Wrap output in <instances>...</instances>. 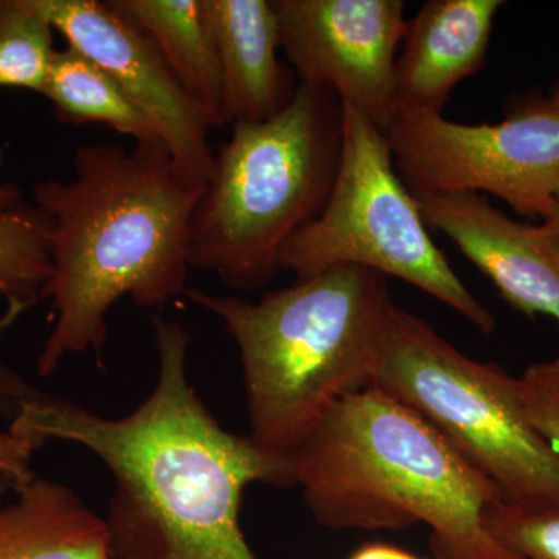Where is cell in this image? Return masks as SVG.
Masks as SVG:
<instances>
[{
	"label": "cell",
	"mask_w": 559,
	"mask_h": 559,
	"mask_svg": "<svg viewBox=\"0 0 559 559\" xmlns=\"http://www.w3.org/2000/svg\"><path fill=\"white\" fill-rule=\"evenodd\" d=\"M153 330L156 385L131 414L103 417L13 370L0 377V414L43 447L80 444L109 469L110 559H260L242 533V495L252 484L293 487L296 463L213 417L190 382L182 323L154 316Z\"/></svg>",
	"instance_id": "obj_1"
},
{
	"label": "cell",
	"mask_w": 559,
	"mask_h": 559,
	"mask_svg": "<svg viewBox=\"0 0 559 559\" xmlns=\"http://www.w3.org/2000/svg\"><path fill=\"white\" fill-rule=\"evenodd\" d=\"M202 187L183 178L165 145L86 143L68 179L31 197L49 219L51 330L36 370L50 377L69 355L102 356L110 308L130 297L157 308L187 290L190 227Z\"/></svg>",
	"instance_id": "obj_2"
},
{
	"label": "cell",
	"mask_w": 559,
	"mask_h": 559,
	"mask_svg": "<svg viewBox=\"0 0 559 559\" xmlns=\"http://www.w3.org/2000/svg\"><path fill=\"white\" fill-rule=\"evenodd\" d=\"M294 463L320 527L401 532L423 522L439 559H520L485 527L498 488L421 415L373 385L337 401Z\"/></svg>",
	"instance_id": "obj_3"
},
{
	"label": "cell",
	"mask_w": 559,
	"mask_h": 559,
	"mask_svg": "<svg viewBox=\"0 0 559 559\" xmlns=\"http://www.w3.org/2000/svg\"><path fill=\"white\" fill-rule=\"evenodd\" d=\"M224 323L240 349L249 439L294 460L331 407L370 388L395 304L380 272L337 266L259 301L186 294Z\"/></svg>",
	"instance_id": "obj_4"
},
{
	"label": "cell",
	"mask_w": 559,
	"mask_h": 559,
	"mask_svg": "<svg viewBox=\"0 0 559 559\" xmlns=\"http://www.w3.org/2000/svg\"><path fill=\"white\" fill-rule=\"evenodd\" d=\"M341 145L340 98L305 83L278 116L234 124L191 216V267L235 289L267 285L286 242L329 200Z\"/></svg>",
	"instance_id": "obj_5"
},
{
	"label": "cell",
	"mask_w": 559,
	"mask_h": 559,
	"mask_svg": "<svg viewBox=\"0 0 559 559\" xmlns=\"http://www.w3.org/2000/svg\"><path fill=\"white\" fill-rule=\"evenodd\" d=\"M371 385L439 430L500 499L559 502V450L530 421L520 382L502 367L468 358L395 305Z\"/></svg>",
	"instance_id": "obj_6"
},
{
	"label": "cell",
	"mask_w": 559,
	"mask_h": 559,
	"mask_svg": "<svg viewBox=\"0 0 559 559\" xmlns=\"http://www.w3.org/2000/svg\"><path fill=\"white\" fill-rule=\"evenodd\" d=\"M342 105L340 167L322 212L282 250L280 270L297 280L337 266H360L414 285L480 333L496 330L491 311L452 270L430 237L418 202L403 182L384 131Z\"/></svg>",
	"instance_id": "obj_7"
},
{
	"label": "cell",
	"mask_w": 559,
	"mask_h": 559,
	"mask_svg": "<svg viewBox=\"0 0 559 559\" xmlns=\"http://www.w3.org/2000/svg\"><path fill=\"white\" fill-rule=\"evenodd\" d=\"M411 191L492 194L514 212L546 219L559 202V106L532 98L496 124L437 112H400L384 131Z\"/></svg>",
	"instance_id": "obj_8"
},
{
	"label": "cell",
	"mask_w": 559,
	"mask_h": 559,
	"mask_svg": "<svg viewBox=\"0 0 559 559\" xmlns=\"http://www.w3.org/2000/svg\"><path fill=\"white\" fill-rule=\"evenodd\" d=\"M300 83L329 90L385 131L407 20L401 0H271Z\"/></svg>",
	"instance_id": "obj_9"
},
{
	"label": "cell",
	"mask_w": 559,
	"mask_h": 559,
	"mask_svg": "<svg viewBox=\"0 0 559 559\" xmlns=\"http://www.w3.org/2000/svg\"><path fill=\"white\" fill-rule=\"evenodd\" d=\"M66 44L100 66L164 132L176 167L205 189L215 167L212 124L180 87L145 32L112 0H38Z\"/></svg>",
	"instance_id": "obj_10"
},
{
	"label": "cell",
	"mask_w": 559,
	"mask_h": 559,
	"mask_svg": "<svg viewBox=\"0 0 559 559\" xmlns=\"http://www.w3.org/2000/svg\"><path fill=\"white\" fill-rule=\"evenodd\" d=\"M412 194L429 229L450 238L514 310L559 322V252L543 227L511 219L481 194Z\"/></svg>",
	"instance_id": "obj_11"
},
{
	"label": "cell",
	"mask_w": 559,
	"mask_h": 559,
	"mask_svg": "<svg viewBox=\"0 0 559 559\" xmlns=\"http://www.w3.org/2000/svg\"><path fill=\"white\" fill-rule=\"evenodd\" d=\"M500 0H429L412 20L395 69V114H443L452 91L487 61Z\"/></svg>",
	"instance_id": "obj_12"
},
{
	"label": "cell",
	"mask_w": 559,
	"mask_h": 559,
	"mask_svg": "<svg viewBox=\"0 0 559 559\" xmlns=\"http://www.w3.org/2000/svg\"><path fill=\"white\" fill-rule=\"evenodd\" d=\"M223 73L221 124L261 123L288 108L293 70L278 58V22L271 0H205Z\"/></svg>",
	"instance_id": "obj_13"
},
{
	"label": "cell",
	"mask_w": 559,
	"mask_h": 559,
	"mask_svg": "<svg viewBox=\"0 0 559 559\" xmlns=\"http://www.w3.org/2000/svg\"><path fill=\"white\" fill-rule=\"evenodd\" d=\"M0 559H110L105 518L73 489L36 476L0 506Z\"/></svg>",
	"instance_id": "obj_14"
},
{
	"label": "cell",
	"mask_w": 559,
	"mask_h": 559,
	"mask_svg": "<svg viewBox=\"0 0 559 559\" xmlns=\"http://www.w3.org/2000/svg\"><path fill=\"white\" fill-rule=\"evenodd\" d=\"M145 32L187 95L223 127V73L205 0H112Z\"/></svg>",
	"instance_id": "obj_15"
},
{
	"label": "cell",
	"mask_w": 559,
	"mask_h": 559,
	"mask_svg": "<svg viewBox=\"0 0 559 559\" xmlns=\"http://www.w3.org/2000/svg\"><path fill=\"white\" fill-rule=\"evenodd\" d=\"M44 97L53 105L58 120L69 124H105L138 145H165L164 132L146 116L108 73L66 46L57 50Z\"/></svg>",
	"instance_id": "obj_16"
},
{
	"label": "cell",
	"mask_w": 559,
	"mask_h": 559,
	"mask_svg": "<svg viewBox=\"0 0 559 559\" xmlns=\"http://www.w3.org/2000/svg\"><path fill=\"white\" fill-rule=\"evenodd\" d=\"M50 274L49 219L16 183L0 182V299L28 311Z\"/></svg>",
	"instance_id": "obj_17"
},
{
	"label": "cell",
	"mask_w": 559,
	"mask_h": 559,
	"mask_svg": "<svg viewBox=\"0 0 559 559\" xmlns=\"http://www.w3.org/2000/svg\"><path fill=\"white\" fill-rule=\"evenodd\" d=\"M55 32L38 0H0V87L44 94Z\"/></svg>",
	"instance_id": "obj_18"
},
{
	"label": "cell",
	"mask_w": 559,
	"mask_h": 559,
	"mask_svg": "<svg viewBox=\"0 0 559 559\" xmlns=\"http://www.w3.org/2000/svg\"><path fill=\"white\" fill-rule=\"evenodd\" d=\"M485 527L496 543L520 559H559V502L498 500L485 511Z\"/></svg>",
	"instance_id": "obj_19"
},
{
	"label": "cell",
	"mask_w": 559,
	"mask_h": 559,
	"mask_svg": "<svg viewBox=\"0 0 559 559\" xmlns=\"http://www.w3.org/2000/svg\"><path fill=\"white\" fill-rule=\"evenodd\" d=\"M25 311L20 305H5V310L0 314V336L13 329ZM39 448L43 444L24 430L13 426L0 430V506H3L9 492L14 495L35 479L32 460Z\"/></svg>",
	"instance_id": "obj_20"
},
{
	"label": "cell",
	"mask_w": 559,
	"mask_h": 559,
	"mask_svg": "<svg viewBox=\"0 0 559 559\" xmlns=\"http://www.w3.org/2000/svg\"><path fill=\"white\" fill-rule=\"evenodd\" d=\"M518 382L530 421L559 450V355L532 364Z\"/></svg>",
	"instance_id": "obj_21"
},
{
	"label": "cell",
	"mask_w": 559,
	"mask_h": 559,
	"mask_svg": "<svg viewBox=\"0 0 559 559\" xmlns=\"http://www.w3.org/2000/svg\"><path fill=\"white\" fill-rule=\"evenodd\" d=\"M347 559H419L409 551L396 549L388 544H370L353 551Z\"/></svg>",
	"instance_id": "obj_22"
},
{
	"label": "cell",
	"mask_w": 559,
	"mask_h": 559,
	"mask_svg": "<svg viewBox=\"0 0 559 559\" xmlns=\"http://www.w3.org/2000/svg\"><path fill=\"white\" fill-rule=\"evenodd\" d=\"M540 227H543L544 234L549 237V240L554 242L555 248H557L559 252V202L555 205V209L551 210L550 215L547 216L546 219H543Z\"/></svg>",
	"instance_id": "obj_23"
},
{
	"label": "cell",
	"mask_w": 559,
	"mask_h": 559,
	"mask_svg": "<svg viewBox=\"0 0 559 559\" xmlns=\"http://www.w3.org/2000/svg\"><path fill=\"white\" fill-rule=\"evenodd\" d=\"M551 100H554L555 105L559 106V87H558L557 94H555V97L551 98Z\"/></svg>",
	"instance_id": "obj_24"
}]
</instances>
